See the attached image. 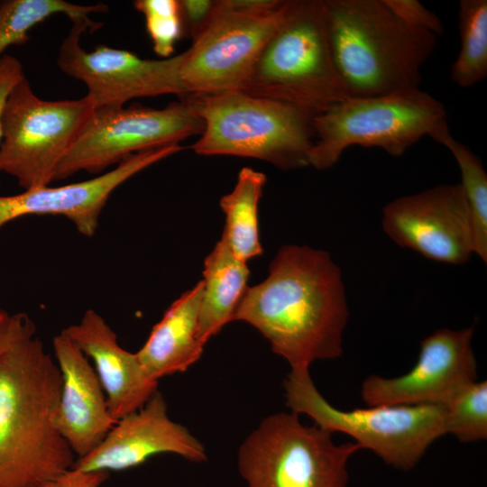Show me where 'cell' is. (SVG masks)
Returning a JSON list of instances; mask_svg holds the SVG:
<instances>
[{"mask_svg":"<svg viewBox=\"0 0 487 487\" xmlns=\"http://www.w3.org/2000/svg\"><path fill=\"white\" fill-rule=\"evenodd\" d=\"M348 317L342 272L329 253L288 244L268 277L247 288L234 321L253 326L294 370L340 357Z\"/></svg>","mask_w":487,"mask_h":487,"instance_id":"6da1fadb","label":"cell"},{"mask_svg":"<svg viewBox=\"0 0 487 487\" xmlns=\"http://www.w3.org/2000/svg\"><path fill=\"white\" fill-rule=\"evenodd\" d=\"M60 389L59 366L25 314L0 352V487H37L72 467L57 424Z\"/></svg>","mask_w":487,"mask_h":487,"instance_id":"7a4b0ae2","label":"cell"},{"mask_svg":"<svg viewBox=\"0 0 487 487\" xmlns=\"http://www.w3.org/2000/svg\"><path fill=\"white\" fill-rule=\"evenodd\" d=\"M332 55L350 96L418 87L438 36L401 20L384 0H323Z\"/></svg>","mask_w":487,"mask_h":487,"instance_id":"3957f363","label":"cell"},{"mask_svg":"<svg viewBox=\"0 0 487 487\" xmlns=\"http://www.w3.org/2000/svg\"><path fill=\"white\" fill-rule=\"evenodd\" d=\"M242 92L313 117L350 97L332 55L323 0H289Z\"/></svg>","mask_w":487,"mask_h":487,"instance_id":"277c9868","label":"cell"},{"mask_svg":"<svg viewBox=\"0 0 487 487\" xmlns=\"http://www.w3.org/2000/svg\"><path fill=\"white\" fill-rule=\"evenodd\" d=\"M204 122L191 146L199 155L259 159L283 170L308 166L314 117L289 105L242 91L180 97Z\"/></svg>","mask_w":487,"mask_h":487,"instance_id":"5b68a950","label":"cell"},{"mask_svg":"<svg viewBox=\"0 0 487 487\" xmlns=\"http://www.w3.org/2000/svg\"><path fill=\"white\" fill-rule=\"evenodd\" d=\"M308 166L326 170L352 145L377 147L402 155L422 137L448 126L436 97L418 87L372 96H350L313 119Z\"/></svg>","mask_w":487,"mask_h":487,"instance_id":"8992f818","label":"cell"},{"mask_svg":"<svg viewBox=\"0 0 487 487\" xmlns=\"http://www.w3.org/2000/svg\"><path fill=\"white\" fill-rule=\"evenodd\" d=\"M286 405L319 427L353 437L397 469H412L430 445L447 434L445 406L381 405L350 410L331 405L319 392L309 369L290 370L284 381Z\"/></svg>","mask_w":487,"mask_h":487,"instance_id":"52a82bcc","label":"cell"},{"mask_svg":"<svg viewBox=\"0 0 487 487\" xmlns=\"http://www.w3.org/2000/svg\"><path fill=\"white\" fill-rule=\"evenodd\" d=\"M299 416L270 415L244 440L237 464L248 487H347V464L360 446L336 444L333 433Z\"/></svg>","mask_w":487,"mask_h":487,"instance_id":"ba28073f","label":"cell"},{"mask_svg":"<svg viewBox=\"0 0 487 487\" xmlns=\"http://www.w3.org/2000/svg\"><path fill=\"white\" fill-rule=\"evenodd\" d=\"M289 0H219L185 51L188 94L242 91L263 47L282 23Z\"/></svg>","mask_w":487,"mask_h":487,"instance_id":"9c48e42d","label":"cell"},{"mask_svg":"<svg viewBox=\"0 0 487 487\" xmlns=\"http://www.w3.org/2000/svg\"><path fill=\"white\" fill-rule=\"evenodd\" d=\"M95 109L87 95L41 99L23 77L11 90L2 113L0 172L15 178L24 190L49 186Z\"/></svg>","mask_w":487,"mask_h":487,"instance_id":"30bf717a","label":"cell"},{"mask_svg":"<svg viewBox=\"0 0 487 487\" xmlns=\"http://www.w3.org/2000/svg\"><path fill=\"white\" fill-rule=\"evenodd\" d=\"M203 130L204 122L181 99L162 109L141 105L96 108L59 164L54 180L82 170L97 174L135 153L179 144Z\"/></svg>","mask_w":487,"mask_h":487,"instance_id":"8fae6325","label":"cell"},{"mask_svg":"<svg viewBox=\"0 0 487 487\" xmlns=\"http://www.w3.org/2000/svg\"><path fill=\"white\" fill-rule=\"evenodd\" d=\"M72 24L60 47L57 63L65 74L85 83L96 108L121 107L140 97L187 95L180 78L185 51L162 60L142 59L106 45L87 51L80 44L82 34L94 32L101 23L87 18Z\"/></svg>","mask_w":487,"mask_h":487,"instance_id":"7c38bea8","label":"cell"},{"mask_svg":"<svg viewBox=\"0 0 487 487\" xmlns=\"http://www.w3.org/2000/svg\"><path fill=\"white\" fill-rule=\"evenodd\" d=\"M381 225L396 244L432 261L461 265L474 254L472 221L460 183L395 198L382 208Z\"/></svg>","mask_w":487,"mask_h":487,"instance_id":"4fadbf2b","label":"cell"},{"mask_svg":"<svg viewBox=\"0 0 487 487\" xmlns=\"http://www.w3.org/2000/svg\"><path fill=\"white\" fill-rule=\"evenodd\" d=\"M473 328L438 329L420 342L415 365L407 373L384 378L371 375L361 387L368 406L440 404L477 381L472 346Z\"/></svg>","mask_w":487,"mask_h":487,"instance_id":"5bb4252c","label":"cell"},{"mask_svg":"<svg viewBox=\"0 0 487 487\" xmlns=\"http://www.w3.org/2000/svg\"><path fill=\"white\" fill-rule=\"evenodd\" d=\"M165 453L195 463L207 460L203 444L186 427L170 418L165 399L157 391L141 409L119 419L103 441L87 455L77 458L71 468L121 471Z\"/></svg>","mask_w":487,"mask_h":487,"instance_id":"9a60e30c","label":"cell"},{"mask_svg":"<svg viewBox=\"0 0 487 487\" xmlns=\"http://www.w3.org/2000/svg\"><path fill=\"white\" fill-rule=\"evenodd\" d=\"M183 149L179 144L135 153L96 178L60 187L43 186L12 196H0V228L16 218L62 216L84 236L95 234L108 198L124 182L149 166Z\"/></svg>","mask_w":487,"mask_h":487,"instance_id":"2e32d148","label":"cell"},{"mask_svg":"<svg viewBox=\"0 0 487 487\" xmlns=\"http://www.w3.org/2000/svg\"><path fill=\"white\" fill-rule=\"evenodd\" d=\"M61 376L57 424L78 458L93 451L116 423L88 358L62 333L53 338Z\"/></svg>","mask_w":487,"mask_h":487,"instance_id":"e0dca14e","label":"cell"},{"mask_svg":"<svg viewBox=\"0 0 487 487\" xmlns=\"http://www.w3.org/2000/svg\"><path fill=\"white\" fill-rule=\"evenodd\" d=\"M61 332L95 363L115 422L141 409L158 391L159 381L146 372L136 353L120 346L116 334L94 309L86 310L78 323Z\"/></svg>","mask_w":487,"mask_h":487,"instance_id":"ac0fdd59","label":"cell"},{"mask_svg":"<svg viewBox=\"0 0 487 487\" xmlns=\"http://www.w3.org/2000/svg\"><path fill=\"white\" fill-rule=\"evenodd\" d=\"M203 281L184 292L164 312L136 355L146 372L158 381L187 371L201 356L198 338Z\"/></svg>","mask_w":487,"mask_h":487,"instance_id":"d6986e66","label":"cell"},{"mask_svg":"<svg viewBox=\"0 0 487 487\" xmlns=\"http://www.w3.org/2000/svg\"><path fill=\"white\" fill-rule=\"evenodd\" d=\"M250 271L222 236L204 262L203 293L199 308L198 338L205 345L226 324L234 321L246 289Z\"/></svg>","mask_w":487,"mask_h":487,"instance_id":"ffe728a7","label":"cell"},{"mask_svg":"<svg viewBox=\"0 0 487 487\" xmlns=\"http://www.w3.org/2000/svg\"><path fill=\"white\" fill-rule=\"evenodd\" d=\"M266 176L252 168H243L234 189L220 199L225 215L222 236L231 251L247 262L262 253L259 235L258 207Z\"/></svg>","mask_w":487,"mask_h":487,"instance_id":"44dd1931","label":"cell"},{"mask_svg":"<svg viewBox=\"0 0 487 487\" xmlns=\"http://www.w3.org/2000/svg\"><path fill=\"white\" fill-rule=\"evenodd\" d=\"M107 5H78L64 0H4L0 2V58L5 50L29 40V32L49 17L63 14L71 22L106 13Z\"/></svg>","mask_w":487,"mask_h":487,"instance_id":"7402d4cb","label":"cell"},{"mask_svg":"<svg viewBox=\"0 0 487 487\" xmlns=\"http://www.w3.org/2000/svg\"><path fill=\"white\" fill-rule=\"evenodd\" d=\"M430 138L445 146L457 162L461 188L468 207L474 243V254L487 262V174L481 159L453 137L446 126Z\"/></svg>","mask_w":487,"mask_h":487,"instance_id":"603a6c76","label":"cell"},{"mask_svg":"<svg viewBox=\"0 0 487 487\" xmlns=\"http://www.w3.org/2000/svg\"><path fill=\"white\" fill-rule=\"evenodd\" d=\"M458 19L460 51L451 67L452 80L468 87L487 76V1L461 0Z\"/></svg>","mask_w":487,"mask_h":487,"instance_id":"cb8c5ba5","label":"cell"},{"mask_svg":"<svg viewBox=\"0 0 487 487\" xmlns=\"http://www.w3.org/2000/svg\"><path fill=\"white\" fill-rule=\"evenodd\" d=\"M447 434L468 443L487 438V382L475 381L442 403Z\"/></svg>","mask_w":487,"mask_h":487,"instance_id":"d4e9b609","label":"cell"},{"mask_svg":"<svg viewBox=\"0 0 487 487\" xmlns=\"http://www.w3.org/2000/svg\"><path fill=\"white\" fill-rule=\"evenodd\" d=\"M133 5L144 16L153 51L164 59L171 57L185 32L179 1L137 0Z\"/></svg>","mask_w":487,"mask_h":487,"instance_id":"484cf974","label":"cell"},{"mask_svg":"<svg viewBox=\"0 0 487 487\" xmlns=\"http://www.w3.org/2000/svg\"><path fill=\"white\" fill-rule=\"evenodd\" d=\"M386 5L406 23L440 36L443 23L440 18L417 0H384Z\"/></svg>","mask_w":487,"mask_h":487,"instance_id":"4316f807","label":"cell"},{"mask_svg":"<svg viewBox=\"0 0 487 487\" xmlns=\"http://www.w3.org/2000/svg\"><path fill=\"white\" fill-rule=\"evenodd\" d=\"M184 32L191 36L192 40L202 31L207 24L215 1L211 0H181L179 1Z\"/></svg>","mask_w":487,"mask_h":487,"instance_id":"83f0119b","label":"cell"},{"mask_svg":"<svg viewBox=\"0 0 487 487\" xmlns=\"http://www.w3.org/2000/svg\"><path fill=\"white\" fill-rule=\"evenodd\" d=\"M107 477L106 471L82 472L70 468L37 487H99Z\"/></svg>","mask_w":487,"mask_h":487,"instance_id":"f1b7e54d","label":"cell"},{"mask_svg":"<svg viewBox=\"0 0 487 487\" xmlns=\"http://www.w3.org/2000/svg\"><path fill=\"white\" fill-rule=\"evenodd\" d=\"M22 63L15 57L4 54L0 58V142L2 140L1 118L5 101L13 87L23 78Z\"/></svg>","mask_w":487,"mask_h":487,"instance_id":"f546056e","label":"cell"},{"mask_svg":"<svg viewBox=\"0 0 487 487\" xmlns=\"http://www.w3.org/2000/svg\"><path fill=\"white\" fill-rule=\"evenodd\" d=\"M25 313L8 314L0 309V352L7 345L17 332Z\"/></svg>","mask_w":487,"mask_h":487,"instance_id":"4dcf8cb0","label":"cell"}]
</instances>
